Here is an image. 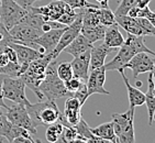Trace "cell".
Returning <instances> with one entry per match:
<instances>
[{
  "mask_svg": "<svg viewBox=\"0 0 155 143\" xmlns=\"http://www.w3.org/2000/svg\"><path fill=\"white\" fill-rule=\"evenodd\" d=\"M144 52L155 57V52L151 51L144 43V36H137L128 34L127 40H124V43L121 48H119V51L116 56L104 64L106 71H117L123 72L125 69V64L134 56L135 54Z\"/></svg>",
  "mask_w": 155,
  "mask_h": 143,
  "instance_id": "6da1fadb",
  "label": "cell"
},
{
  "mask_svg": "<svg viewBox=\"0 0 155 143\" xmlns=\"http://www.w3.org/2000/svg\"><path fill=\"white\" fill-rule=\"evenodd\" d=\"M57 62L56 60H53L50 62V64L46 67L44 79L40 84L39 90L44 97V99L48 100H57V99L69 97L73 94L67 91L64 81H61L56 73Z\"/></svg>",
  "mask_w": 155,
  "mask_h": 143,
  "instance_id": "7a4b0ae2",
  "label": "cell"
},
{
  "mask_svg": "<svg viewBox=\"0 0 155 143\" xmlns=\"http://www.w3.org/2000/svg\"><path fill=\"white\" fill-rule=\"evenodd\" d=\"M52 61H53V58H52L51 54H46V55L40 57L38 60L32 61L28 65L27 71L24 72L21 76H19L23 81V83L25 84V87H29L40 100H44V97L40 92L39 86L42 83V81L44 79L46 67Z\"/></svg>",
  "mask_w": 155,
  "mask_h": 143,
  "instance_id": "3957f363",
  "label": "cell"
},
{
  "mask_svg": "<svg viewBox=\"0 0 155 143\" xmlns=\"http://www.w3.org/2000/svg\"><path fill=\"white\" fill-rule=\"evenodd\" d=\"M27 110L32 118L36 127L39 125H50L60 120L62 112L57 107L55 100H41L38 104H30L25 106Z\"/></svg>",
  "mask_w": 155,
  "mask_h": 143,
  "instance_id": "277c9868",
  "label": "cell"
},
{
  "mask_svg": "<svg viewBox=\"0 0 155 143\" xmlns=\"http://www.w3.org/2000/svg\"><path fill=\"white\" fill-rule=\"evenodd\" d=\"M134 110L135 108H129L125 112L112 113V122L118 143H135L133 127Z\"/></svg>",
  "mask_w": 155,
  "mask_h": 143,
  "instance_id": "5b68a950",
  "label": "cell"
},
{
  "mask_svg": "<svg viewBox=\"0 0 155 143\" xmlns=\"http://www.w3.org/2000/svg\"><path fill=\"white\" fill-rule=\"evenodd\" d=\"M3 98L8 99L13 104H20L29 106L30 100L25 95V84L20 77H9L5 76L2 81Z\"/></svg>",
  "mask_w": 155,
  "mask_h": 143,
  "instance_id": "8992f818",
  "label": "cell"
},
{
  "mask_svg": "<svg viewBox=\"0 0 155 143\" xmlns=\"http://www.w3.org/2000/svg\"><path fill=\"white\" fill-rule=\"evenodd\" d=\"M28 9H24L13 0H0V21L7 31L20 23L27 15Z\"/></svg>",
  "mask_w": 155,
  "mask_h": 143,
  "instance_id": "52a82bcc",
  "label": "cell"
},
{
  "mask_svg": "<svg viewBox=\"0 0 155 143\" xmlns=\"http://www.w3.org/2000/svg\"><path fill=\"white\" fill-rule=\"evenodd\" d=\"M7 119L9 120L12 125L23 128L30 132L31 134H36L38 130L36 127L33 122L32 118L30 117L29 112L27 110V107L24 105L20 104H13L11 107H8L7 112H5Z\"/></svg>",
  "mask_w": 155,
  "mask_h": 143,
  "instance_id": "ba28073f",
  "label": "cell"
},
{
  "mask_svg": "<svg viewBox=\"0 0 155 143\" xmlns=\"http://www.w3.org/2000/svg\"><path fill=\"white\" fill-rule=\"evenodd\" d=\"M81 25H83V13H81V11H79L77 13L76 19L74 20V22L72 24H69L68 27L66 28V30L64 31V33L62 34L60 41H58V43L56 45V48H54V51L52 53H50L53 60H56L57 56L64 51V48L68 44H71L73 40L78 34H81Z\"/></svg>",
  "mask_w": 155,
  "mask_h": 143,
  "instance_id": "9c48e42d",
  "label": "cell"
},
{
  "mask_svg": "<svg viewBox=\"0 0 155 143\" xmlns=\"http://www.w3.org/2000/svg\"><path fill=\"white\" fill-rule=\"evenodd\" d=\"M29 9V8H28ZM30 9L35 13L43 15L45 20L48 21H57L66 12L72 11V9L68 5H66L62 0H52L51 2L43 7H30Z\"/></svg>",
  "mask_w": 155,
  "mask_h": 143,
  "instance_id": "30bf717a",
  "label": "cell"
},
{
  "mask_svg": "<svg viewBox=\"0 0 155 143\" xmlns=\"http://www.w3.org/2000/svg\"><path fill=\"white\" fill-rule=\"evenodd\" d=\"M81 107L83 106L76 97L69 96L68 98L66 99L65 105H64V112L61 115L58 121L62 122L65 127H68V125L75 127L83 117L81 116Z\"/></svg>",
  "mask_w": 155,
  "mask_h": 143,
  "instance_id": "8fae6325",
  "label": "cell"
},
{
  "mask_svg": "<svg viewBox=\"0 0 155 143\" xmlns=\"http://www.w3.org/2000/svg\"><path fill=\"white\" fill-rule=\"evenodd\" d=\"M106 68L104 66L98 67V68L91 69L89 72L88 78L86 81L87 92L88 96L95 95V94H102V95H110V92L104 89V81H106Z\"/></svg>",
  "mask_w": 155,
  "mask_h": 143,
  "instance_id": "7c38bea8",
  "label": "cell"
},
{
  "mask_svg": "<svg viewBox=\"0 0 155 143\" xmlns=\"http://www.w3.org/2000/svg\"><path fill=\"white\" fill-rule=\"evenodd\" d=\"M6 43L9 45V46H11V48L15 50V54H17L18 63L21 65V72H22L21 75L27 71L28 65H29L32 61L38 60L40 57L44 56V55L42 53H40L38 50L30 48V46H27V45L18 44V43H13V42H6Z\"/></svg>",
  "mask_w": 155,
  "mask_h": 143,
  "instance_id": "4fadbf2b",
  "label": "cell"
},
{
  "mask_svg": "<svg viewBox=\"0 0 155 143\" xmlns=\"http://www.w3.org/2000/svg\"><path fill=\"white\" fill-rule=\"evenodd\" d=\"M154 66L155 64L152 55L141 52V53L135 54L134 56L125 64V68H130L133 73V76L137 77L140 74L152 72L154 69Z\"/></svg>",
  "mask_w": 155,
  "mask_h": 143,
  "instance_id": "5bb4252c",
  "label": "cell"
},
{
  "mask_svg": "<svg viewBox=\"0 0 155 143\" xmlns=\"http://www.w3.org/2000/svg\"><path fill=\"white\" fill-rule=\"evenodd\" d=\"M66 28L67 27L60 28V29H52L48 32L42 33L39 39L36 40V44L44 50L45 55L52 53L54 51V48H56L62 34L66 30Z\"/></svg>",
  "mask_w": 155,
  "mask_h": 143,
  "instance_id": "9a60e30c",
  "label": "cell"
},
{
  "mask_svg": "<svg viewBox=\"0 0 155 143\" xmlns=\"http://www.w3.org/2000/svg\"><path fill=\"white\" fill-rule=\"evenodd\" d=\"M73 68L74 77L79 78L81 81L86 83L88 75H89V65H90V51L85 52L81 55L74 57L71 62Z\"/></svg>",
  "mask_w": 155,
  "mask_h": 143,
  "instance_id": "2e32d148",
  "label": "cell"
},
{
  "mask_svg": "<svg viewBox=\"0 0 155 143\" xmlns=\"http://www.w3.org/2000/svg\"><path fill=\"white\" fill-rule=\"evenodd\" d=\"M112 51H114V48L107 46L104 43L96 45V46H93L91 50H90L89 71L104 66V64H106V58H107V56Z\"/></svg>",
  "mask_w": 155,
  "mask_h": 143,
  "instance_id": "e0dca14e",
  "label": "cell"
},
{
  "mask_svg": "<svg viewBox=\"0 0 155 143\" xmlns=\"http://www.w3.org/2000/svg\"><path fill=\"white\" fill-rule=\"evenodd\" d=\"M94 46L93 43H90L88 40L83 35V34H78L71 44H68L64 48L63 52H66V53L71 54L72 56L76 57L78 55H81L85 52H88L91 50V48Z\"/></svg>",
  "mask_w": 155,
  "mask_h": 143,
  "instance_id": "ac0fdd59",
  "label": "cell"
},
{
  "mask_svg": "<svg viewBox=\"0 0 155 143\" xmlns=\"http://www.w3.org/2000/svg\"><path fill=\"white\" fill-rule=\"evenodd\" d=\"M120 74H121L123 83H124L125 87H127V90H128L130 108H135V107H139V106H142L145 102V94L143 91H141L137 87L132 86L131 84H130V81H129L128 77H127V75H125L124 71L120 72Z\"/></svg>",
  "mask_w": 155,
  "mask_h": 143,
  "instance_id": "d6986e66",
  "label": "cell"
},
{
  "mask_svg": "<svg viewBox=\"0 0 155 143\" xmlns=\"http://www.w3.org/2000/svg\"><path fill=\"white\" fill-rule=\"evenodd\" d=\"M116 23L119 27L122 28L123 30L127 31L128 34L137 36H145L140 23L137 22V18H132V17H130L128 15H120V17H116Z\"/></svg>",
  "mask_w": 155,
  "mask_h": 143,
  "instance_id": "ffe728a7",
  "label": "cell"
},
{
  "mask_svg": "<svg viewBox=\"0 0 155 143\" xmlns=\"http://www.w3.org/2000/svg\"><path fill=\"white\" fill-rule=\"evenodd\" d=\"M104 43L111 48H119L124 43V38L122 33L120 32L119 25L117 23L112 24L107 28L104 36Z\"/></svg>",
  "mask_w": 155,
  "mask_h": 143,
  "instance_id": "44dd1931",
  "label": "cell"
},
{
  "mask_svg": "<svg viewBox=\"0 0 155 143\" xmlns=\"http://www.w3.org/2000/svg\"><path fill=\"white\" fill-rule=\"evenodd\" d=\"M91 133L95 137H98L100 139L107 140L111 143H118L117 142V137L114 133V122L112 121H108L102 125H99L96 128H91Z\"/></svg>",
  "mask_w": 155,
  "mask_h": 143,
  "instance_id": "7402d4cb",
  "label": "cell"
},
{
  "mask_svg": "<svg viewBox=\"0 0 155 143\" xmlns=\"http://www.w3.org/2000/svg\"><path fill=\"white\" fill-rule=\"evenodd\" d=\"M106 30H107V27H104L102 24H96V25H89V27L81 25V33L90 43L94 44L95 42L104 40Z\"/></svg>",
  "mask_w": 155,
  "mask_h": 143,
  "instance_id": "603a6c76",
  "label": "cell"
},
{
  "mask_svg": "<svg viewBox=\"0 0 155 143\" xmlns=\"http://www.w3.org/2000/svg\"><path fill=\"white\" fill-rule=\"evenodd\" d=\"M147 83H149V87L145 92V102L146 108H147V115H149V125H152L153 123V115L155 112V97L153 95V84L152 81V73L150 72L149 77H147Z\"/></svg>",
  "mask_w": 155,
  "mask_h": 143,
  "instance_id": "cb8c5ba5",
  "label": "cell"
},
{
  "mask_svg": "<svg viewBox=\"0 0 155 143\" xmlns=\"http://www.w3.org/2000/svg\"><path fill=\"white\" fill-rule=\"evenodd\" d=\"M63 130H64V125L62 122H60V121H56V122L48 125V129L45 131V138H46L48 142H55L60 138L61 134H62Z\"/></svg>",
  "mask_w": 155,
  "mask_h": 143,
  "instance_id": "d4e9b609",
  "label": "cell"
},
{
  "mask_svg": "<svg viewBox=\"0 0 155 143\" xmlns=\"http://www.w3.org/2000/svg\"><path fill=\"white\" fill-rule=\"evenodd\" d=\"M98 19L100 24L107 28L116 23V15L110 8H98Z\"/></svg>",
  "mask_w": 155,
  "mask_h": 143,
  "instance_id": "484cf974",
  "label": "cell"
},
{
  "mask_svg": "<svg viewBox=\"0 0 155 143\" xmlns=\"http://www.w3.org/2000/svg\"><path fill=\"white\" fill-rule=\"evenodd\" d=\"M56 73L61 81H63L64 83L74 77L72 65H71L69 62H63V63H60V64H57Z\"/></svg>",
  "mask_w": 155,
  "mask_h": 143,
  "instance_id": "4316f807",
  "label": "cell"
},
{
  "mask_svg": "<svg viewBox=\"0 0 155 143\" xmlns=\"http://www.w3.org/2000/svg\"><path fill=\"white\" fill-rule=\"evenodd\" d=\"M75 129H76V131H77L78 134V138H81L83 140H88V139H91L94 138L93 133H91V130H90V127L87 125V122L85 121L83 117L81 118V120L78 121V123L75 125Z\"/></svg>",
  "mask_w": 155,
  "mask_h": 143,
  "instance_id": "83f0119b",
  "label": "cell"
},
{
  "mask_svg": "<svg viewBox=\"0 0 155 143\" xmlns=\"http://www.w3.org/2000/svg\"><path fill=\"white\" fill-rule=\"evenodd\" d=\"M139 0H121L119 3V6L114 11V15L116 17H120V15H127L128 12L130 11L131 8L137 5Z\"/></svg>",
  "mask_w": 155,
  "mask_h": 143,
  "instance_id": "f1b7e54d",
  "label": "cell"
},
{
  "mask_svg": "<svg viewBox=\"0 0 155 143\" xmlns=\"http://www.w3.org/2000/svg\"><path fill=\"white\" fill-rule=\"evenodd\" d=\"M66 5H68L72 9H84V8H100L98 5L90 3L87 0H62Z\"/></svg>",
  "mask_w": 155,
  "mask_h": 143,
  "instance_id": "f546056e",
  "label": "cell"
},
{
  "mask_svg": "<svg viewBox=\"0 0 155 143\" xmlns=\"http://www.w3.org/2000/svg\"><path fill=\"white\" fill-rule=\"evenodd\" d=\"M137 22L140 23L141 28L144 32V35H155V28L152 25L147 19L145 18H137Z\"/></svg>",
  "mask_w": 155,
  "mask_h": 143,
  "instance_id": "4dcf8cb0",
  "label": "cell"
},
{
  "mask_svg": "<svg viewBox=\"0 0 155 143\" xmlns=\"http://www.w3.org/2000/svg\"><path fill=\"white\" fill-rule=\"evenodd\" d=\"M83 83H85V81H81V79L77 77H73V78H71L69 81H65L64 85H65L67 91L71 92V94H74L75 91H77V90L79 89V87L81 86Z\"/></svg>",
  "mask_w": 155,
  "mask_h": 143,
  "instance_id": "1f68e13d",
  "label": "cell"
},
{
  "mask_svg": "<svg viewBox=\"0 0 155 143\" xmlns=\"http://www.w3.org/2000/svg\"><path fill=\"white\" fill-rule=\"evenodd\" d=\"M137 18H145L152 23V25L155 28V12L150 9L149 6L145 7L144 9L139 8V13H137Z\"/></svg>",
  "mask_w": 155,
  "mask_h": 143,
  "instance_id": "d6a6232c",
  "label": "cell"
},
{
  "mask_svg": "<svg viewBox=\"0 0 155 143\" xmlns=\"http://www.w3.org/2000/svg\"><path fill=\"white\" fill-rule=\"evenodd\" d=\"M72 96L76 97V98L79 100V102L81 104V106H84V104L86 102V100L89 98V96H88V92H87V86H86V83H83L81 84V86L79 87V89L77 91H75Z\"/></svg>",
  "mask_w": 155,
  "mask_h": 143,
  "instance_id": "836d02e7",
  "label": "cell"
},
{
  "mask_svg": "<svg viewBox=\"0 0 155 143\" xmlns=\"http://www.w3.org/2000/svg\"><path fill=\"white\" fill-rule=\"evenodd\" d=\"M77 13L78 12H76L75 10L66 12V13H64L63 15H61V18L57 20V22H60V23L68 27L69 24H72L73 22H74V20L76 19V17H77Z\"/></svg>",
  "mask_w": 155,
  "mask_h": 143,
  "instance_id": "e575fe53",
  "label": "cell"
},
{
  "mask_svg": "<svg viewBox=\"0 0 155 143\" xmlns=\"http://www.w3.org/2000/svg\"><path fill=\"white\" fill-rule=\"evenodd\" d=\"M62 134L64 135V138H65L68 142H71L72 140L78 138L76 129H75V127H72V125H68V127H65V125H64V130H63Z\"/></svg>",
  "mask_w": 155,
  "mask_h": 143,
  "instance_id": "d590c367",
  "label": "cell"
},
{
  "mask_svg": "<svg viewBox=\"0 0 155 143\" xmlns=\"http://www.w3.org/2000/svg\"><path fill=\"white\" fill-rule=\"evenodd\" d=\"M13 1L18 3L19 6H21L22 8H24V9H28V8L32 7L35 1H39V0H13Z\"/></svg>",
  "mask_w": 155,
  "mask_h": 143,
  "instance_id": "8d00e7d4",
  "label": "cell"
},
{
  "mask_svg": "<svg viewBox=\"0 0 155 143\" xmlns=\"http://www.w3.org/2000/svg\"><path fill=\"white\" fill-rule=\"evenodd\" d=\"M3 77H5V75H1L0 74V108H5V109H8L9 106H7L5 104V98H3V95H2V81H3Z\"/></svg>",
  "mask_w": 155,
  "mask_h": 143,
  "instance_id": "74e56055",
  "label": "cell"
},
{
  "mask_svg": "<svg viewBox=\"0 0 155 143\" xmlns=\"http://www.w3.org/2000/svg\"><path fill=\"white\" fill-rule=\"evenodd\" d=\"M10 143H35L34 142V139H28V138H22L18 137L13 139Z\"/></svg>",
  "mask_w": 155,
  "mask_h": 143,
  "instance_id": "f35d334b",
  "label": "cell"
},
{
  "mask_svg": "<svg viewBox=\"0 0 155 143\" xmlns=\"http://www.w3.org/2000/svg\"><path fill=\"white\" fill-rule=\"evenodd\" d=\"M86 142L87 143H111V142H109V141L100 139V138H98V137H94V138H91V139H88V140H86Z\"/></svg>",
  "mask_w": 155,
  "mask_h": 143,
  "instance_id": "ab89813d",
  "label": "cell"
},
{
  "mask_svg": "<svg viewBox=\"0 0 155 143\" xmlns=\"http://www.w3.org/2000/svg\"><path fill=\"white\" fill-rule=\"evenodd\" d=\"M100 8H109V0H96Z\"/></svg>",
  "mask_w": 155,
  "mask_h": 143,
  "instance_id": "60d3db41",
  "label": "cell"
},
{
  "mask_svg": "<svg viewBox=\"0 0 155 143\" xmlns=\"http://www.w3.org/2000/svg\"><path fill=\"white\" fill-rule=\"evenodd\" d=\"M54 143H69V142L66 140L65 138H64V135H63V134H61L60 138H58V139H57V140L55 141Z\"/></svg>",
  "mask_w": 155,
  "mask_h": 143,
  "instance_id": "b9f144b4",
  "label": "cell"
},
{
  "mask_svg": "<svg viewBox=\"0 0 155 143\" xmlns=\"http://www.w3.org/2000/svg\"><path fill=\"white\" fill-rule=\"evenodd\" d=\"M69 143H87V142H86V140H83L81 138H76V139L72 140Z\"/></svg>",
  "mask_w": 155,
  "mask_h": 143,
  "instance_id": "7bdbcfd3",
  "label": "cell"
},
{
  "mask_svg": "<svg viewBox=\"0 0 155 143\" xmlns=\"http://www.w3.org/2000/svg\"><path fill=\"white\" fill-rule=\"evenodd\" d=\"M7 32H8V31H6V32H5V33L0 32V43H1V42H2L3 40H5V34H6Z\"/></svg>",
  "mask_w": 155,
  "mask_h": 143,
  "instance_id": "ee69618b",
  "label": "cell"
},
{
  "mask_svg": "<svg viewBox=\"0 0 155 143\" xmlns=\"http://www.w3.org/2000/svg\"><path fill=\"white\" fill-rule=\"evenodd\" d=\"M5 116H6V115H5V112H3V111L1 110V108H0V122L2 121V119L5 118Z\"/></svg>",
  "mask_w": 155,
  "mask_h": 143,
  "instance_id": "f6af8a7d",
  "label": "cell"
},
{
  "mask_svg": "<svg viewBox=\"0 0 155 143\" xmlns=\"http://www.w3.org/2000/svg\"><path fill=\"white\" fill-rule=\"evenodd\" d=\"M151 73H152V81H153V84L155 85V69H153V71L151 72Z\"/></svg>",
  "mask_w": 155,
  "mask_h": 143,
  "instance_id": "bcb514c9",
  "label": "cell"
},
{
  "mask_svg": "<svg viewBox=\"0 0 155 143\" xmlns=\"http://www.w3.org/2000/svg\"><path fill=\"white\" fill-rule=\"evenodd\" d=\"M34 142H35V143H43L41 140H40V139H35V141H34Z\"/></svg>",
  "mask_w": 155,
  "mask_h": 143,
  "instance_id": "7dc6e473",
  "label": "cell"
},
{
  "mask_svg": "<svg viewBox=\"0 0 155 143\" xmlns=\"http://www.w3.org/2000/svg\"><path fill=\"white\" fill-rule=\"evenodd\" d=\"M141 85H142V83H141V81H137V87H140Z\"/></svg>",
  "mask_w": 155,
  "mask_h": 143,
  "instance_id": "c3c4849f",
  "label": "cell"
},
{
  "mask_svg": "<svg viewBox=\"0 0 155 143\" xmlns=\"http://www.w3.org/2000/svg\"><path fill=\"white\" fill-rule=\"evenodd\" d=\"M152 91H153V95H154V97H155V85L153 86V90H152Z\"/></svg>",
  "mask_w": 155,
  "mask_h": 143,
  "instance_id": "681fc988",
  "label": "cell"
},
{
  "mask_svg": "<svg viewBox=\"0 0 155 143\" xmlns=\"http://www.w3.org/2000/svg\"><path fill=\"white\" fill-rule=\"evenodd\" d=\"M2 141H3V138L0 137V143H2Z\"/></svg>",
  "mask_w": 155,
  "mask_h": 143,
  "instance_id": "f907efd6",
  "label": "cell"
},
{
  "mask_svg": "<svg viewBox=\"0 0 155 143\" xmlns=\"http://www.w3.org/2000/svg\"><path fill=\"white\" fill-rule=\"evenodd\" d=\"M153 121H155V112H154V115H153Z\"/></svg>",
  "mask_w": 155,
  "mask_h": 143,
  "instance_id": "816d5d0a",
  "label": "cell"
},
{
  "mask_svg": "<svg viewBox=\"0 0 155 143\" xmlns=\"http://www.w3.org/2000/svg\"><path fill=\"white\" fill-rule=\"evenodd\" d=\"M153 61H154V64H155V57H154V58H153Z\"/></svg>",
  "mask_w": 155,
  "mask_h": 143,
  "instance_id": "f5cc1de1",
  "label": "cell"
},
{
  "mask_svg": "<svg viewBox=\"0 0 155 143\" xmlns=\"http://www.w3.org/2000/svg\"><path fill=\"white\" fill-rule=\"evenodd\" d=\"M154 69H155V66H154Z\"/></svg>",
  "mask_w": 155,
  "mask_h": 143,
  "instance_id": "db71d44e",
  "label": "cell"
},
{
  "mask_svg": "<svg viewBox=\"0 0 155 143\" xmlns=\"http://www.w3.org/2000/svg\"><path fill=\"white\" fill-rule=\"evenodd\" d=\"M154 12H155V11H154Z\"/></svg>",
  "mask_w": 155,
  "mask_h": 143,
  "instance_id": "11a10c76",
  "label": "cell"
}]
</instances>
